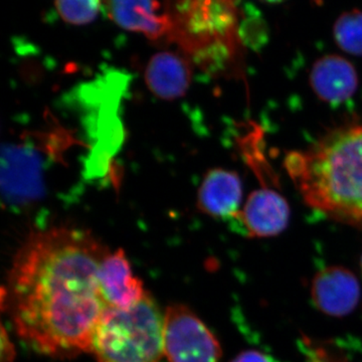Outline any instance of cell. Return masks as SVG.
Instances as JSON below:
<instances>
[{
    "mask_svg": "<svg viewBox=\"0 0 362 362\" xmlns=\"http://www.w3.org/2000/svg\"><path fill=\"white\" fill-rule=\"evenodd\" d=\"M103 7L117 25L147 39L171 40L173 21L171 14L161 13L158 0H103Z\"/></svg>",
    "mask_w": 362,
    "mask_h": 362,
    "instance_id": "cell-9",
    "label": "cell"
},
{
    "mask_svg": "<svg viewBox=\"0 0 362 362\" xmlns=\"http://www.w3.org/2000/svg\"><path fill=\"white\" fill-rule=\"evenodd\" d=\"M243 183L232 170L214 168L207 171L197 192V209L216 218H235L240 213Z\"/></svg>",
    "mask_w": 362,
    "mask_h": 362,
    "instance_id": "cell-12",
    "label": "cell"
},
{
    "mask_svg": "<svg viewBox=\"0 0 362 362\" xmlns=\"http://www.w3.org/2000/svg\"><path fill=\"white\" fill-rule=\"evenodd\" d=\"M163 356L169 362H221L214 333L187 306L170 305L164 312Z\"/></svg>",
    "mask_w": 362,
    "mask_h": 362,
    "instance_id": "cell-5",
    "label": "cell"
},
{
    "mask_svg": "<svg viewBox=\"0 0 362 362\" xmlns=\"http://www.w3.org/2000/svg\"><path fill=\"white\" fill-rule=\"evenodd\" d=\"M171 18V40L209 70L223 69L243 42L233 0H188L185 13Z\"/></svg>",
    "mask_w": 362,
    "mask_h": 362,
    "instance_id": "cell-4",
    "label": "cell"
},
{
    "mask_svg": "<svg viewBox=\"0 0 362 362\" xmlns=\"http://www.w3.org/2000/svg\"><path fill=\"white\" fill-rule=\"evenodd\" d=\"M1 345V362H13L14 356H16V351H14L13 344L7 337L4 328L2 329Z\"/></svg>",
    "mask_w": 362,
    "mask_h": 362,
    "instance_id": "cell-17",
    "label": "cell"
},
{
    "mask_svg": "<svg viewBox=\"0 0 362 362\" xmlns=\"http://www.w3.org/2000/svg\"><path fill=\"white\" fill-rule=\"evenodd\" d=\"M311 299L318 310L341 317L351 313L361 300V286L352 272L344 267L323 268L311 283Z\"/></svg>",
    "mask_w": 362,
    "mask_h": 362,
    "instance_id": "cell-7",
    "label": "cell"
},
{
    "mask_svg": "<svg viewBox=\"0 0 362 362\" xmlns=\"http://www.w3.org/2000/svg\"><path fill=\"white\" fill-rule=\"evenodd\" d=\"M192 81L189 61L175 52H157L145 69V83L150 92L165 101L185 97Z\"/></svg>",
    "mask_w": 362,
    "mask_h": 362,
    "instance_id": "cell-13",
    "label": "cell"
},
{
    "mask_svg": "<svg viewBox=\"0 0 362 362\" xmlns=\"http://www.w3.org/2000/svg\"><path fill=\"white\" fill-rule=\"evenodd\" d=\"M164 313L149 293L129 309L107 308L92 340L97 362H158L163 356Z\"/></svg>",
    "mask_w": 362,
    "mask_h": 362,
    "instance_id": "cell-3",
    "label": "cell"
},
{
    "mask_svg": "<svg viewBox=\"0 0 362 362\" xmlns=\"http://www.w3.org/2000/svg\"><path fill=\"white\" fill-rule=\"evenodd\" d=\"M45 156L33 143L9 144L2 151V197L7 206L21 207L44 194Z\"/></svg>",
    "mask_w": 362,
    "mask_h": 362,
    "instance_id": "cell-6",
    "label": "cell"
},
{
    "mask_svg": "<svg viewBox=\"0 0 362 362\" xmlns=\"http://www.w3.org/2000/svg\"><path fill=\"white\" fill-rule=\"evenodd\" d=\"M333 37L343 52L362 57V11L352 9L342 13L333 26Z\"/></svg>",
    "mask_w": 362,
    "mask_h": 362,
    "instance_id": "cell-14",
    "label": "cell"
},
{
    "mask_svg": "<svg viewBox=\"0 0 362 362\" xmlns=\"http://www.w3.org/2000/svg\"><path fill=\"white\" fill-rule=\"evenodd\" d=\"M309 83L321 101L340 104L356 94L359 78L349 59L337 54H328L317 59L312 66Z\"/></svg>",
    "mask_w": 362,
    "mask_h": 362,
    "instance_id": "cell-11",
    "label": "cell"
},
{
    "mask_svg": "<svg viewBox=\"0 0 362 362\" xmlns=\"http://www.w3.org/2000/svg\"><path fill=\"white\" fill-rule=\"evenodd\" d=\"M230 362H280L275 357L259 350H247L235 356Z\"/></svg>",
    "mask_w": 362,
    "mask_h": 362,
    "instance_id": "cell-16",
    "label": "cell"
},
{
    "mask_svg": "<svg viewBox=\"0 0 362 362\" xmlns=\"http://www.w3.org/2000/svg\"><path fill=\"white\" fill-rule=\"evenodd\" d=\"M262 1L267 2V4H280V2L285 1V0H262Z\"/></svg>",
    "mask_w": 362,
    "mask_h": 362,
    "instance_id": "cell-18",
    "label": "cell"
},
{
    "mask_svg": "<svg viewBox=\"0 0 362 362\" xmlns=\"http://www.w3.org/2000/svg\"><path fill=\"white\" fill-rule=\"evenodd\" d=\"M110 252L89 230H33L16 252L1 290L18 337L42 356L66 359L90 352L106 305L100 265Z\"/></svg>",
    "mask_w": 362,
    "mask_h": 362,
    "instance_id": "cell-1",
    "label": "cell"
},
{
    "mask_svg": "<svg viewBox=\"0 0 362 362\" xmlns=\"http://www.w3.org/2000/svg\"><path fill=\"white\" fill-rule=\"evenodd\" d=\"M98 278L100 292L107 308L129 309L147 294L142 281L133 274L122 249L106 255L100 265Z\"/></svg>",
    "mask_w": 362,
    "mask_h": 362,
    "instance_id": "cell-10",
    "label": "cell"
},
{
    "mask_svg": "<svg viewBox=\"0 0 362 362\" xmlns=\"http://www.w3.org/2000/svg\"><path fill=\"white\" fill-rule=\"evenodd\" d=\"M242 232L249 238L277 235L287 228L290 206L282 194L271 187H262L247 197L237 218Z\"/></svg>",
    "mask_w": 362,
    "mask_h": 362,
    "instance_id": "cell-8",
    "label": "cell"
},
{
    "mask_svg": "<svg viewBox=\"0 0 362 362\" xmlns=\"http://www.w3.org/2000/svg\"><path fill=\"white\" fill-rule=\"evenodd\" d=\"M361 271H362V256H361Z\"/></svg>",
    "mask_w": 362,
    "mask_h": 362,
    "instance_id": "cell-19",
    "label": "cell"
},
{
    "mask_svg": "<svg viewBox=\"0 0 362 362\" xmlns=\"http://www.w3.org/2000/svg\"><path fill=\"white\" fill-rule=\"evenodd\" d=\"M284 165L307 206L362 230V124L329 131Z\"/></svg>",
    "mask_w": 362,
    "mask_h": 362,
    "instance_id": "cell-2",
    "label": "cell"
},
{
    "mask_svg": "<svg viewBox=\"0 0 362 362\" xmlns=\"http://www.w3.org/2000/svg\"><path fill=\"white\" fill-rule=\"evenodd\" d=\"M54 4L65 23L85 25L96 20L103 7V0H54Z\"/></svg>",
    "mask_w": 362,
    "mask_h": 362,
    "instance_id": "cell-15",
    "label": "cell"
}]
</instances>
